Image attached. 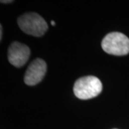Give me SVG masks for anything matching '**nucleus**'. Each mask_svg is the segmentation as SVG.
Returning <instances> with one entry per match:
<instances>
[{
    "mask_svg": "<svg viewBox=\"0 0 129 129\" xmlns=\"http://www.w3.org/2000/svg\"><path fill=\"white\" fill-rule=\"evenodd\" d=\"M101 81L95 76H85L76 80L73 87L75 96L81 100H88L98 96L102 91Z\"/></svg>",
    "mask_w": 129,
    "mask_h": 129,
    "instance_id": "nucleus-1",
    "label": "nucleus"
},
{
    "mask_svg": "<svg viewBox=\"0 0 129 129\" xmlns=\"http://www.w3.org/2000/svg\"><path fill=\"white\" fill-rule=\"evenodd\" d=\"M101 46L108 54L116 56L125 55L129 53V38L120 32H111L103 38Z\"/></svg>",
    "mask_w": 129,
    "mask_h": 129,
    "instance_id": "nucleus-2",
    "label": "nucleus"
},
{
    "mask_svg": "<svg viewBox=\"0 0 129 129\" xmlns=\"http://www.w3.org/2000/svg\"><path fill=\"white\" fill-rule=\"evenodd\" d=\"M18 25L24 33L35 37H41L48 29L45 20L37 13L23 14L18 19Z\"/></svg>",
    "mask_w": 129,
    "mask_h": 129,
    "instance_id": "nucleus-3",
    "label": "nucleus"
},
{
    "mask_svg": "<svg viewBox=\"0 0 129 129\" xmlns=\"http://www.w3.org/2000/svg\"><path fill=\"white\" fill-rule=\"evenodd\" d=\"M30 55L29 47L18 42H14L8 48L9 62L17 68H21L27 62Z\"/></svg>",
    "mask_w": 129,
    "mask_h": 129,
    "instance_id": "nucleus-4",
    "label": "nucleus"
},
{
    "mask_svg": "<svg viewBox=\"0 0 129 129\" xmlns=\"http://www.w3.org/2000/svg\"><path fill=\"white\" fill-rule=\"evenodd\" d=\"M46 71V62L40 58L35 59L30 63L26 70L24 81L27 85H35L41 82Z\"/></svg>",
    "mask_w": 129,
    "mask_h": 129,
    "instance_id": "nucleus-5",
    "label": "nucleus"
},
{
    "mask_svg": "<svg viewBox=\"0 0 129 129\" xmlns=\"http://www.w3.org/2000/svg\"><path fill=\"white\" fill-rule=\"evenodd\" d=\"M0 34H1V36H0V39H1V40H2V26L1 25V27H0Z\"/></svg>",
    "mask_w": 129,
    "mask_h": 129,
    "instance_id": "nucleus-6",
    "label": "nucleus"
},
{
    "mask_svg": "<svg viewBox=\"0 0 129 129\" xmlns=\"http://www.w3.org/2000/svg\"><path fill=\"white\" fill-rule=\"evenodd\" d=\"M2 3H11L13 2V1H1Z\"/></svg>",
    "mask_w": 129,
    "mask_h": 129,
    "instance_id": "nucleus-7",
    "label": "nucleus"
},
{
    "mask_svg": "<svg viewBox=\"0 0 129 129\" xmlns=\"http://www.w3.org/2000/svg\"><path fill=\"white\" fill-rule=\"evenodd\" d=\"M51 24H52V26H55V22L54 21H52V20L51 21Z\"/></svg>",
    "mask_w": 129,
    "mask_h": 129,
    "instance_id": "nucleus-8",
    "label": "nucleus"
}]
</instances>
